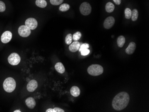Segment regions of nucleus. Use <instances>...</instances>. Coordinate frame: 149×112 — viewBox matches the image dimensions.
<instances>
[{
  "label": "nucleus",
  "mask_w": 149,
  "mask_h": 112,
  "mask_svg": "<svg viewBox=\"0 0 149 112\" xmlns=\"http://www.w3.org/2000/svg\"><path fill=\"white\" fill-rule=\"evenodd\" d=\"M129 101V96L128 93L124 92H120L112 100V107L116 110H122L127 107Z\"/></svg>",
  "instance_id": "nucleus-1"
},
{
  "label": "nucleus",
  "mask_w": 149,
  "mask_h": 112,
  "mask_svg": "<svg viewBox=\"0 0 149 112\" xmlns=\"http://www.w3.org/2000/svg\"><path fill=\"white\" fill-rule=\"evenodd\" d=\"M3 88L6 92H12L15 89L16 83L15 80L12 77H8L3 83Z\"/></svg>",
  "instance_id": "nucleus-2"
},
{
  "label": "nucleus",
  "mask_w": 149,
  "mask_h": 112,
  "mask_svg": "<svg viewBox=\"0 0 149 112\" xmlns=\"http://www.w3.org/2000/svg\"><path fill=\"white\" fill-rule=\"evenodd\" d=\"M104 69L101 65L99 64H92L88 68V72L89 75L93 76H97L102 74Z\"/></svg>",
  "instance_id": "nucleus-3"
},
{
  "label": "nucleus",
  "mask_w": 149,
  "mask_h": 112,
  "mask_svg": "<svg viewBox=\"0 0 149 112\" xmlns=\"http://www.w3.org/2000/svg\"><path fill=\"white\" fill-rule=\"evenodd\" d=\"M80 10L83 15H88L90 14L92 11L91 5L86 2L82 3L80 7Z\"/></svg>",
  "instance_id": "nucleus-4"
},
{
  "label": "nucleus",
  "mask_w": 149,
  "mask_h": 112,
  "mask_svg": "<svg viewBox=\"0 0 149 112\" xmlns=\"http://www.w3.org/2000/svg\"><path fill=\"white\" fill-rule=\"evenodd\" d=\"M8 61L9 64L12 65L19 64L21 61V57L19 54L16 53H13L8 57Z\"/></svg>",
  "instance_id": "nucleus-5"
},
{
  "label": "nucleus",
  "mask_w": 149,
  "mask_h": 112,
  "mask_svg": "<svg viewBox=\"0 0 149 112\" xmlns=\"http://www.w3.org/2000/svg\"><path fill=\"white\" fill-rule=\"evenodd\" d=\"M19 34L22 37H27L31 34V30L27 27L26 25H22L19 27L18 29Z\"/></svg>",
  "instance_id": "nucleus-6"
},
{
  "label": "nucleus",
  "mask_w": 149,
  "mask_h": 112,
  "mask_svg": "<svg viewBox=\"0 0 149 112\" xmlns=\"http://www.w3.org/2000/svg\"><path fill=\"white\" fill-rule=\"evenodd\" d=\"M25 25L29 29H35L38 26V22L34 18H29L26 19L25 22Z\"/></svg>",
  "instance_id": "nucleus-7"
},
{
  "label": "nucleus",
  "mask_w": 149,
  "mask_h": 112,
  "mask_svg": "<svg viewBox=\"0 0 149 112\" xmlns=\"http://www.w3.org/2000/svg\"><path fill=\"white\" fill-rule=\"evenodd\" d=\"M115 19L113 17H109L105 19L104 22V26L106 29H109L112 27L115 23Z\"/></svg>",
  "instance_id": "nucleus-8"
},
{
  "label": "nucleus",
  "mask_w": 149,
  "mask_h": 112,
  "mask_svg": "<svg viewBox=\"0 0 149 112\" xmlns=\"http://www.w3.org/2000/svg\"><path fill=\"white\" fill-rule=\"evenodd\" d=\"M12 38V34L9 31L3 33L1 36V41L4 43H7L10 41Z\"/></svg>",
  "instance_id": "nucleus-9"
},
{
  "label": "nucleus",
  "mask_w": 149,
  "mask_h": 112,
  "mask_svg": "<svg viewBox=\"0 0 149 112\" xmlns=\"http://www.w3.org/2000/svg\"><path fill=\"white\" fill-rule=\"evenodd\" d=\"M38 84L36 80H31V81L28 83L27 85V89L29 92H33L37 89Z\"/></svg>",
  "instance_id": "nucleus-10"
},
{
  "label": "nucleus",
  "mask_w": 149,
  "mask_h": 112,
  "mask_svg": "<svg viewBox=\"0 0 149 112\" xmlns=\"http://www.w3.org/2000/svg\"><path fill=\"white\" fill-rule=\"evenodd\" d=\"M80 43H79V42L75 41L71 43L70 45L69 46V49L71 52H76L77 51H78L80 47Z\"/></svg>",
  "instance_id": "nucleus-11"
},
{
  "label": "nucleus",
  "mask_w": 149,
  "mask_h": 112,
  "mask_svg": "<svg viewBox=\"0 0 149 112\" xmlns=\"http://www.w3.org/2000/svg\"><path fill=\"white\" fill-rule=\"evenodd\" d=\"M136 48V43L134 42H131L126 49V52L128 55L133 54Z\"/></svg>",
  "instance_id": "nucleus-12"
},
{
  "label": "nucleus",
  "mask_w": 149,
  "mask_h": 112,
  "mask_svg": "<svg viewBox=\"0 0 149 112\" xmlns=\"http://www.w3.org/2000/svg\"><path fill=\"white\" fill-rule=\"evenodd\" d=\"M26 104L28 107L31 109H34L36 106L35 101L31 97H28V98L26 99Z\"/></svg>",
  "instance_id": "nucleus-13"
},
{
  "label": "nucleus",
  "mask_w": 149,
  "mask_h": 112,
  "mask_svg": "<svg viewBox=\"0 0 149 112\" xmlns=\"http://www.w3.org/2000/svg\"><path fill=\"white\" fill-rule=\"evenodd\" d=\"M70 92L72 96L74 97H78L80 95V89L77 86H73L71 89Z\"/></svg>",
  "instance_id": "nucleus-14"
},
{
  "label": "nucleus",
  "mask_w": 149,
  "mask_h": 112,
  "mask_svg": "<svg viewBox=\"0 0 149 112\" xmlns=\"http://www.w3.org/2000/svg\"><path fill=\"white\" fill-rule=\"evenodd\" d=\"M55 69L57 72L59 73L60 74H63L65 71V69L64 67L63 66V65L62 64V63L60 62L57 63L55 64Z\"/></svg>",
  "instance_id": "nucleus-15"
},
{
  "label": "nucleus",
  "mask_w": 149,
  "mask_h": 112,
  "mask_svg": "<svg viewBox=\"0 0 149 112\" xmlns=\"http://www.w3.org/2000/svg\"><path fill=\"white\" fill-rule=\"evenodd\" d=\"M126 42V39L124 36H119L118 38H117V45L119 48H122L123 47V46L124 45V43Z\"/></svg>",
  "instance_id": "nucleus-16"
},
{
  "label": "nucleus",
  "mask_w": 149,
  "mask_h": 112,
  "mask_svg": "<svg viewBox=\"0 0 149 112\" xmlns=\"http://www.w3.org/2000/svg\"><path fill=\"white\" fill-rule=\"evenodd\" d=\"M115 9V6L112 2H109L107 3L105 6V9L106 11L108 13H112L114 11Z\"/></svg>",
  "instance_id": "nucleus-17"
},
{
  "label": "nucleus",
  "mask_w": 149,
  "mask_h": 112,
  "mask_svg": "<svg viewBox=\"0 0 149 112\" xmlns=\"http://www.w3.org/2000/svg\"><path fill=\"white\" fill-rule=\"evenodd\" d=\"M36 5L40 8H45L47 5V3L45 0H36Z\"/></svg>",
  "instance_id": "nucleus-18"
},
{
  "label": "nucleus",
  "mask_w": 149,
  "mask_h": 112,
  "mask_svg": "<svg viewBox=\"0 0 149 112\" xmlns=\"http://www.w3.org/2000/svg\"><path fill=\"white\" fill-rule=\"evenodd\" d=\"M70 8V5H68V4L64 3V4L60 5L59 9L60 11H62V12H66Z\"/></svg>",
  "instance_id": "nucleus-19"
},
{
  "label": "nucleus",
  "mask_w": 149,
  "mask_h": 112,
  "mask_svg": "<svg viewBox=\"0 0 149 112\" xmlns=\"http://www.w3.org/2000/svg\"><path fill=\"white\" fill-rule=\"evenodd\" d=\"M138 10L136 9H133L132 11V15H131V19L133 21H136L138 19Z\"/></svg>",
  "instance_id": "nucleus-20"
},
{
  "label": "nucleus",
  "mask_w": 149,
  "mask_h": 112,
  "mask_svg": "<svg viewBox=\"0 0 149 112\" xmlns=\"http://www.w3.org/2000/svg\"><path fill=\"white\" fill-rule=\"evenodd\" d=\"M73 40V36L71 34H68L65 38V43L67 44H71Z\"/></svg>",
  "instance_id": "nucleus-21"
},
{
  "label": "nucleus",
  "mask_w": 149,
  "mask_h": 112,
  "mask_svg": "<svg viewBox=\"0 0 149 112\" xmlns=\"http://www.w3.org/2000/svg\"><path fill=\"white\" fill-rule=\"evenodd\" d=\"M124 14L126 18L127 19H130L132 15V11L129 8H126L124 10Z\"/></svg>",
  "instance_id": "nucleus-22"
},
{
  "label": "nucleus",
  "mask_w": 149,
  "mask_h": 112,
  "mask_svg": "<svg viewBox=\"0 0 149 112\" xmlns=\"http://www.w3.org/2000/svg\"><path fill=\"white\" fill-rule=\"evenodd\" d=\"M46 112H64V110L59 108L55 107L54 109H48L46 110Z\"/></svg>",
  "instance_id": "nucleus-23"
},
{
  "label": "nucleus",
  "mask_w": 149,
  "mask_h": 112,
  "mask_svg": "<svg viewBox=\"0 0 149 112\" xmlns=\"http://www.w3.org/2000/svg\"><path fill=\"white\" fill-rule=\"evenodd\" d=\"M82 36V34L80 32H76L73 36V39L75 41H77L79 40Z\"/></svg>",
  "instance_id": "nucleus-24"
},
{
  "label": "nucleus",
  "mask_w": 149,
  "mask_h": 112,
  "mask_svg": "<svg viewBox=\"0 0 149 112\" xmlns=\"http://www.w3.org/2000/svg\"><path fill=\"white\" fill-rule=\"evenodd\" d=\"M63 2V0H50V2L52 5H58L61 4Z\"/></svg>",
  "instance_id": "nucleus-25"
},
{
  "label": "nucleus",
  "mask_w": 149,
  "mask_h": 112,
  "mask_svg": "<svg viewBox=\"0 0 149 112\" xmlns=\"http://www.w3.org/2000/svg\"><path fill=\"white\" fill-rule=\"evenodd\" d=\"M89 48V45L88 43H85L82 44L80 45V48H79V51L81 52L83 50L85 49H88Z\"/></svg>",
  "instance_id": "nucleus-26"
},
{
  "label": "nucleus",
  "mask_w": 149,
  "mask_h": 112,
  "mask_svg": "<svg viewBox=\"0 0 149 112\" xmlns=\"http://www.w3.org/2000/svg\"><path fill=\"white\" fill-rule=\"evenodd\" d=\"M5 5L3 2L0 1V12H2L5 10Z\"/></svg>",
  "instance_id": "nucleus-27"
},
{
  "label": "nucleus",
  "mask_w": 149,
  "mask_h": 112,
  "mask_svg": "<svg viewBox=\"0 0 149 112\" xmlns=\"http://www.w3.org/2000/svg\"><path fill=\"white\" fill-rule=\"evenodd\" d=\"M81 54L83 56H86L89 54L90 53V50L88 49H85L81 51Z\"/></svg>",
  "instance_id": "nucleus-28"
},
{
  "label": "nucleus",
  "mask_w": 149,
  "mask_h": 112,
  "mask_svg": "<svg viewBox=\"0 0 149 112\" xmlns=\"http://www.w3.org/2000/svg\"><path fill=\"white\" fill-rule=\"evenodd\" d=\"M113 1L114 2V3L117 5H119L121 4L122 0H113Z\"/></svg>",
  "instance_id": "nucleus-29"
},
{
  "label": "nucleus",
  "mask_w": 149,
  "mask_h": 112,
  "mask_svg": "<svg viewBox=\"0 0 149 112\" xmlns=\"http://www.w3.org/2000/svg\"><path fill=\"white\" fill-rule=\"evenodd\" d=\"M14 112H21V111H20V110H15L14 111Z\"/></svg>",
  "instance_id": "nucleus-30"
}]
</instances>
